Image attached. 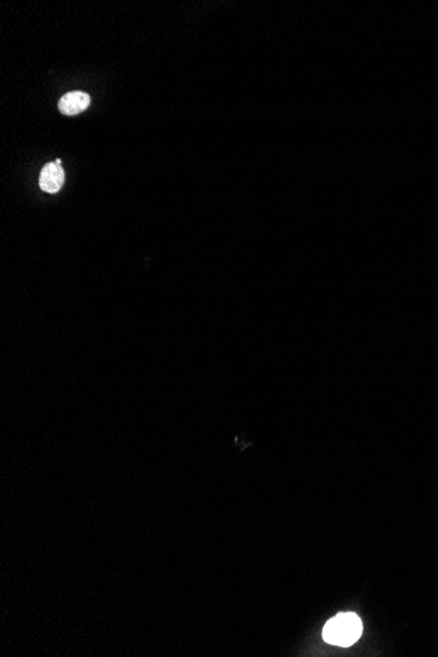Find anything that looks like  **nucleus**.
Returning a JSON list of instances; mask_svg holds the SVG:
<instances>
[{
  "label": "nucleus",
  "mask_w": 438,
  "mask_h": 657,
  "mask_svg": "<svg viewBox=\"0 0 438 657\" xmlns=\"http://www.w3.org/2000/svg\"><path fill=\"white\" fill-rule=\"evenodd\" d=\"M56 163H57L58 165H62V161H61V159H56Z\"/></svg>",
  "instance_id": "20e7f679"
},
{
  "label": "nucleus",
  "mask_w": 438,
  "mask_h": 657,
  "mask_svg": "<svg viewBox=\"0 0 438 657\" xmlns=\"http://www.w3.org/2000/svg\"><path fill=\"white\" fill-rule=\"evenodd\" d=\"M362 634V622L354 613H340L330 619L323 629V639L330 644L349 647Z\"/></svg>",
  "instance_id": "f257e3e1"
},
{
  "label": "nucleus",
  "mask_w": 438,
  "mask_h": 657,
  "mask_svg": "<svg viewBox=\"0 0 438 657\" xmlns=\"http://www.w3.org/2000/svg\"><path fill=\"white\" fill-rule=\"evenodd\" d=\"M65 182V171L56 162L46 163L39 175V188L46 193H57Z\"/></svg>",
  "instance_id": "f03ea898"
},
{
  "label": "nucleus",
  "mask_w": 438,
  "mask_h": 657,
  "mask_svg": "<svg viewBox=\"0 0 438 657\" xmlns=\"http://www.w3.org/2000/svg\"><path fill=\"white\" fill-rule=\"evenodd\" d=\"M91 104V97L86 92L73 91L61 97L58 108L62 115H75L85 112Z\"/></svg>",
  "instance_id": "7ed1b4c3"
}]
</instances>
